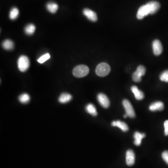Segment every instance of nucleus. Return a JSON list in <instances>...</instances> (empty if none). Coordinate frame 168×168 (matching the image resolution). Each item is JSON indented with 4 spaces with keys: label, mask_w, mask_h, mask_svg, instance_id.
I'll use <instances>...</instances> for the list:
<instances>
[{
    "label": "nucleus",
    "mask_w": 168,
    "mask_h": 168,
    "mask_svg": "<svg viewBox=\"0 0 168 168\" xmlns=\"http://www.w3.org/2000/svg\"><path fill=\"white\" fill-rule=\"evenodd\" d=\"M19 101L22 104L28 103L30 100V96L26 93L22 94L18 98Z\"/></svg>",
    "instance_id": "obj_20"
},
{
    "label": "nucleus",
    "mask_w": 168,
    "mask_h": 168,
    "mask_svg": "<svg viewBox=\"0 0 168 168\" xmlns=\"http://www.w3.org/2000/svg\"><path fill=\"white\" fill-rule=\"evenodd\" d=\"M164 134L166 136L168 135V120H166L164 123Z\"/></svg>",
    "instance_id": "obj_26"
},
{
    "label": "nucleus",
    "mask_w": 168,
    "mask_h": 168,
    "mask_svg": "<svg viewBox=\"0 0 168 168\" xmlns=\"http://www.w3.org/2000/svg\"><path fill=\"white\" fill-rule=\"evenodd\" d=\"M145 137V134L140 132H135L134 135V144L136 146H140L142 143V140Z\"/></svg>",
    "instance_id": "obj_15"
},
{
    "label": "nucleus",
    "mask_w": 168,
    "mask_h": 168,
    "mask_svg": "<svg viewBox=\"0 0 168 168\" xmlns=\"http://www.w3.org/2000/svg\"><path fill=\"white\" fill-rule=\"evenodd\" d=\"M150 14V10L149 6L146 4L140 7L137 13V17L138 19H143L145 16Z\"/></svg>",
    "instance_id": "obj_6"
},
{
    "label": "nucleus",
    "mask_w": 168,
    "mask_h": 168,
    "mask_svg": "<svg viewBox=\"0 0 168 168\" xmlns=\"http://www.w3.org/2000/svg\"><path fill=\"white\" fill-rule=\"evenodd\" d=\"M160 80L164 82H168V70L162 72L160 75Z\"/></svg>",
    "instance_id": "obj_24"
},
{
    "label": "nucleus",
    "mask_w": 168,
    "mask_h": 168,
    "mask_svg": "<svg viewBox=\"0 0 168 168\" xmlns=\"http://www.w3.org/2000/svg\"><path fill=\"white\" fill-rule=\"evenodd\" d=\"M72 99V96L68 93H63L60 95L59 98V101L61 103H66L69 102Z\"/></svg>",
    "instance_id": "obj_16"
},
{
    "label": "nucleus",
    "mask_w": 168,
    "mask_h": 168,
    "mask_svg": "<svg viewBox=\"0 0 168 168\" xmlns=\"http://www.w3.org/2000/svg\"><path fill=\"white\" fill-rule=\"evenodd\" d=\"M126 164L128 166H131L134 165L135 162V154L134 152L131 149H129L126 152Z\"/></svg>",
    "instance_id": "obj_9"
},
{
    "label": "nucleus",
    "mask_w": 168,
    "mask_h": 168,
    "mask_svg": "<svg viewBox=\"0 0 168 168\" xmlns=\"http://www.w3.org/2000/svg\"><path fill=\"white\" fill-rule=\"evenodd\" d=\"M162 157L164 161L168 165V151L163 152L162 155Z\"/></svg>",
    "instance_id": "obj_25"
},
{
    "label": "nucleus",
    "mask_w": 168,
    "mask_h": 168,
    "mask_svg": "<svg viewBox=\"0 0 168 168\" xmlns=\"http://www.w3.org/2000/svg\"><path fill=\"white\" fill-rule=\"evenodd\" d=\"M131 91L134 94L135 99L137 100H142L144 98V94L142 91L140 90L138 87L135 85H133L131 87Z\"/></svg>",
    "instance_id": "obj_12"
},
{
    "label": "nucleus",
    "mask_w": 168,
    "mask_h": 168,
    "mask_svg": "<svg viewBox=\"0 0 168 168\" xmlns=\"http://www.w3.org/2000/svg\"><path fill=\"white\" fill-rule=\"evenodd\" d=\"M111 68L107 63H101L97 65L96 68V74L100 77H105L110 72Z\"/></svg>",
    "instance_id": "obj_2"
},
{
    "label": "nucleus",
    "mask_w": 168,
    "mask_h": 168,
    "mask_svg": "<svg viewBox=\"0 0 168 168\" xmlns=\"http://www.w3.org/2000/svg\"><path fill=\"white\" fill-rule=\"evenodd\" d=\"M36 30L35 26L33 24H29L27 25L25 28V32L26 33L27 35H31L35 32Z\"/></svg>",
    "instance_id": "obj_21"
},
{
    "label": "nucleus",
    "mask_w": 168,
    "mask_h": 168,
    "mask_svg": "<svg viewBox=\"0 0 168 168\" xmlns=\"http://www.w3.org/2000/svg\"><path fill=\"white\" fill-rule=\"evenodd\" d=\"M89 69L85 65H79L76 66L72 71V74L76 78L85 77L88 74Z\"/></svg>",
    "instance_id": "obj_1"
},
{
    "label": "nucleus",
    "mask_w": 168,
    "mask_h": 168,
    "mask_svg": "<svg viewBox=\"0 0 168 168\" xmlns=\"http://www.w3.org/2000/svg\"><path fill=\"white\" fill-rule=\"evenodd\" d=\"M123 105L125 110L126 114L128 117L134 118L135 116V112L131 103L127 100H124L123 101Z\"/></svg>",
    "instance_id": "obj_5"
},
{
    "label": "nucleus",
    "mask_w": 168,
    "mask_h": 168,
    "mask_svg": "<svg viewBox=\"0 0 168 168\" xmlns=\"http://www.w3.org/2000/svg\"><path fill=\"white\" fill-rule=\"evenodd\" d=\"M164 109V104L161 101H156L151 104L149 106V109L151 111H162Z\"/></svg>",
    "instance_id": "obj_14"
},
{
    "label": "nucleus",
    "mask_w": 168,
    "mask_h": 168,
    "mask_svg": "<svg viewBox=\"0 0 168 168\" xmlns=\"http://www.w3.org/2000/svg\"><path fill=\"white\" fill-rule=\"evenodd\" d=\"M152 48H153L154 54L155 55H160L163 52V48L162 43L158 40H155L153 42Z\"/></svg>",
    "instance_id": "obj_8"
},
{
    "label": "nucleus",
    "mask_w": 168,
    "mask_h": 168,
    "mask_svg": "<svg viewBox=\"0 0 168 168\" xmlns=\"http://www.w3.org/2000/svg\"><path fill=\"white\" fill-rule=\"evenodd\" d=\"M84 14L88 19L92 22H96L98 19L97 14L94 11L88 9H85L83 10Z\"/></svg>",
    "instance_id": "obj_10"
},
{
    "label": "nucleus",
    "mask_w": 168,
    "mask_h": 168,
    "mask_svg": "<svg viewBox=\"0 0 168 168\" xmlns=\"http://www.w3.org/2000/svg\"><path fill=\"white\" fill-rule=\"evenodd\" d=\"M30 60L27 56H21L17 61V65L20 71L25 72L29 69L30 66Z\"/></svg>",
    "instance_id": "obj_3"
},
{
    "label": "nucleus",
    "mask_w": 168,
    "mask_h": 168,
    "mask_svg": "<svg viewBox=\"0 0 168 168\" xmlns=\"http://www.w3.org/2000/svg\"><path fill=\"white\" fill-rule=\"evenodd\" d=\"M147 5L149 6L150 10V14L153 15L156 13L160 7L159 2L156 1H151L148 2Z\"/></svg>",
    "instance_id": "obj_11"
},
{
    "label": "nucleus",
    "mask_w": 168,
    "mask_h": 168,
    "mask_svg": "<svg viewBox=\"0 0 168 168\" xmlns=\"http://www.w3.org/2000/svg\"><path fill=\"white\" fill-rule=\"evenodd\" d=\"M47 10L49 12L51 13H55L56 12L57 10H58L59 6L55 2H49L46 5Z\"/></svg>",
    "instance_id": "obj_19"
},
{
    "label": "nucleus",
    "mask_w": 168,
    "mask_h": 168,
    "mask_svg": "<svg viewBox=\"0 0 168 168\" xmlns=\"http://www.w3.org/2000/svg\"><path fill=\"white\" fill-rule=\"evenodd\" d=\"M2 46V47L6 50H11L14 48V44L12 41L7 39L3 41Z\"/></svg>",
    "instance_id": "obj_18"
},
{
    "label": "nucleus",
    "mask_w": 168,
    "mask_h": 168,
    "mask_svg": "<svg viewBox=\"0 0 168 168\" xmlns=\"http://www.w3.org/2000/svg\"><path fill=\"white\" fill-rule=\"evenodd\" d=\"M113 127H116L120 128L123 132H127L129 130V127L127 124L123 121L118 120L116 121H113L111 123Z\"/></svg>",
    "instance_id": "obj_13"
},
{
    "label": "nucleus",
    "mask_w": 168,
    "mask_h": 168,
    "mask_svg": "<svg viewBox=\"0 0 168 168\" xmlns=\"http://www.w3.org/2000/svg\"><path fill=\"white\" fill-rule=\"evenodd\" d=\"M97 100L99 103L103 108L107 109L110 106V101L108 97L105 94L100 93L97 96Z\"/></svg>",
    "instance_id": "obj_7"
},
{
    "label": "nucleus",
    "mask_w": 168,
    "mask_h": 168,
    "mask_svg": "<svg viewBox=\"0 0 168 168\" xmlns=\"http://www.w3.org/2000/svg\"><path fill=\"white\" fill-rule=\"evenodd\" d=\"M146 72V68L143 65H139L136 71L132 75V79L135 82H139L142 80V77Z\"/></svg>",
    "instance_id": "obj_4"
},
{
    "label": "nucleus",
    "mask_w": 168,
    "mask_h": 168,
    "mask_svg": "<svg viewBox=\"0 0 168 168\" xmlns=\"http://www.w3.org/2000/svg\"><path fill=\"white\" fill-rule=\"evenodd\" d=\"M85 110L91 115L95 116L97 115V112L95 106L93 104H88L85 106Z\"/></svg>",
    "instance_id": "obj_17"
},
{
    "label": "nucleus",
    "mask_w": 168,
    "mask_h": 168,
    "mask_svg": "<svg viewBox=\"0 0 168 168\" xmlns=\"http://www.w3.org/2000/svg\"><path fill=\"white\" fill-rule=\"evenodd\" d=\"M50 58V55L49 54V53H46V54H45L43 55L41 57H40L37 59V62L40 63V64H43L46 61L48 60Z\"/></svg>",
    "instance_id": "obj_23"
},
{
    "label": "nucleus",
    "mask_w": 168,
    "mask_h": 168,
    "mask_svg": "<svg viewBox=\"0 0 168 168\" xmlns=\"http://www.w3.org/2000/svg\"><path fill=\"white\" fill-rule=\"evenodd\" d=\"M19 14V10L16 7H13L10 13V18L11 20H15L17 18Z\"/></svg>",
    "instance_id": "obj_22"
}]
</instances>
